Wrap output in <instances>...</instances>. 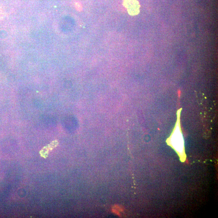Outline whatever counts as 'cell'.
I'll use <instances>...</instances> for the list:
<instances>
[{"label":"cell","instance_id":"6da1fadb","mask_svg":"<svg viewBox=\"0 0 218 218\" xmlns=\"http://www.w3.org/2000/svg\"><path fill=\"white\" fill-rule=\"evenodd\" d=\"M170 143L172 146L179 153L181 154L183 153L184 151V139L180 129L179 118L175 130L170 138Z\"/></svg>","mask_w":218,"mask_h":218},{"label":"cell","instance_id":"7a4b0ae2","mask_svg":"<svg viewBox=\"0 0 218 218\" xmlns=\"http://www.w3.org/2000/svg\"><path fill=\"white\" fill-rule=\"evenodd\" d=\"M124 5L131 15H136L139 13L140 5L139 2L136 0H125Z\"/></svg>","mask_w":218,"mask_h":218}]
</instances>
